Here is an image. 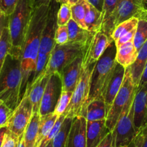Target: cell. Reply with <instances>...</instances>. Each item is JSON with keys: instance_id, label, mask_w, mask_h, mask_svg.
I'll return each mask as SVG.
<instances>
[{"instance_id": "cell-1", "label": "cell", "mask_w": 147, "mask_h": 147, "mask_svg": "<svg viewBox=\"0 0 147 147\" xmlns=\"http://www.w3.org/2000/svg\"><path fill=\"white\" fill-rule=\"evenodd\" d=\"M49 5H43L33 9L30 27L24 40L21 57L22 85L20 101L25 95L28 85L32 80L36 70L37 57L43 29L47 20Z\"/></svg>"}, {"instance_id": "cell-2", "label": "cell", "mask_w": 147, "mask_h": 147, "mask_svg": "<svg viewBox=\"0 0 147 147\" xmlns=\"http://www.w3.org/2000/svg\"><path fill=\"white\" fill-rule=\"evenodd\" d=\"M21 57L9 54L0 71V100L14 111L20 103Z\"/></svg>"}, {"instance_id": "cell-3", "label": "cell", "mask_w": 147, "mask_h": 147, "mask_svg": "<svg viewBox=\"0 0 147 147\" xmlns=\"http://www.w3.org/2000/svg\"><path fill=\"white\" fill-rule=\"evenodd\" d=\"M33 8L30 0H20L9 16L8 27L11 39L10 54L22 57V47L30 27Z\"/></svg>"}, {"instance_id": "cell-4", "label": "cell", "mask_w": 147, "mask_h": 147, "mask_svg": "<svg viewBox=\"0 0 147 147\" xmlns=\"http://www.w3.org/2000/svg\"><path fill=\"white\" fill-rule=\"evenodd\" d=\"M117 47L113 41L96 62L90 77V93L88 103L96 98H103V93L116 65Z\"/></svg>"}, {"instance_id": "cell-5", "label": "cell", "mask_w": 147, "mask_h": 147, "mask_svg": "<svg viewBox=\"0 0 147 147\" xmlns=\"http://www.w3.org/2000/svg\"><path fill=\"white\" fill-rule=\"evenodd\" d=\"M136 90L137 86L134 83L130 67H129L126 68L123 84L106 116V126L111 131L113 130L118 121L129 111L134 103Z\"/></svg>"}, {"instance_id": "cell-6", "label": "cell", "mask_w": 147, "mask_h": 147, "mask_svg": "<svg viewBox=\"0 0 147 147\" xmlns=\"http://www.w3.org/2000/svg\"><path fill=\"white\" fill-rule=\"evenodd\" d=\"M86 47L87 45L71 42H68L64 45L55 44L50 54L45 74L60 73L63 67L73 62L75 59L80 56L83 57Z\"/></svg>"}, {"instance_id": "cell-7", "label": "cell", "mask_w": 147, "mask_h": 147, "mask_svg": "<svg viewBox=\"0 0 147 147\" xmlns=\"http://www.w3.org/2000/svg\"><path fill=\"white\" fill-rule=\"evenodd\" d=\"M96 63L83 67V74L76 90L73 92L71 101L65 112L66 116L73 118L83 116L86 118V108L90 93V77Z\"/></svg>"}, {"instance_id": "cell-8", "label": "cell", "mask_w": 147, "mask_h": 147, "mask_svg": "<svg viewBox=\"0 0 147 147\" xmlns=\"http://www.w3.org/2000/svg\"><path fill=\"white\" fill-rule=\"evenodd\" d=\"M134 109L132 104L130 110L116 123L112 131L113 145L114 147L127 146L134 139L138 132L134 122Z\"/></svg>"}, {"instance_id": "cell-9", "label": "cell", "mask_w": 147, "mask_h": 147, "mask_svg": "<svg viewBox=\"0 0 147 147\" xmlns=\"http://www.w3.org/2000/svg\"><path fill=\"white\" fill-rule=\"evenodd\" d=\"M33 114V107L27 95H24L9 119L7 127L17 137L24 134Z\"/></svg>"}, {"instance_id": "cell-10", "label": "cell", "mask_w": 147, "mask_h": 147, "mask_svg": "<svg viewBox=\"0 0 147 147\" xmlns=\"http://www.w3.org/2000/svg\"><path fill=\"white\" fill-rule=\"evenodd\" d=\"M60 4H61L57 2L55 0H52L50 2L47 20L42 34L40 50H39L40 53L50 55L51 52L55 46V37L56 30L58 27L57 17Z\"/></svg>"}, {"instance_id": "cell-11", "label": "cell", "mask_w": 147, "mask_h": 147, "mask_svg": "<svg viewBox=\"0 0 147 147\" xmlns=\"http://www.w3.org/2000/svg\"><path fill=\"white\" fill-rule=\"evenodd\" d=\"M63 92V83L58 73L50 75L40 108V116L54 113Z\"/></svg>"}, {"instance_id": "cell-12", "label": "cell", "mask_w": 147, "mask_h": 147, "mask_svg": "<svg viewBox=\"0 0 147 147\" xmlns=\"http://www.w3.org/2000/svg\"><path fill=\"white\" fill-rule=\"evenodd\" d=\"M113 41L112 37L102 30L95 33L87 44L86 53L83 56V67L96 63Z\"/></svg>"}, {"instance_id": "cell-13", "label": "cell", "mask_w": 147, "mask_h": 147, "mask_svg": "<svg viewBox=\"0 0 147 147\" xmlns=\"http://www.w3.org/2000/svg\"><path fill=\"white\" fill-rule=\"evenodd\" d=\"M147 15V8L143 0H119L115 25L133 17L141 19Z\"/></svg>"}, {"instance_id": "cell-14", "label": "cell", "mask_w": 147, "mask_h": 147, "mask_svg": "<svg viewBox=\"0 0 147 147\" xmlns=\"http://www.w3.org/2000/svg\"><path fill=\"white\" fill-rule=\"evenodd\" d=\"M83 57H77L63 67L59 73L63 83V91L74 92L83 74Z\"/></svg>"}, {"instance_id": "cell-15", "label": "cell", "mask_w": 147, "mask_h": 147, "mask_svg": "<svg viewBox=\"0 0 147 147\" xmlns=\"http://www.w3.org/2000/svg\"><path fill=\"white\" fill-rule=\"evenodd\" d=\"M125 71H126V68L124 67H123L119 63H116L114 71L105 89L103 96L107 113L111 107L113 100L123 84Z\"/></svg>"}, {"instance_id": "cell-16", "label": "cell", "mask_w": 147, "mask_h": 147, "mask_svg": "<svg viewBox=\"0 0 147 147\" xmlns=\"http://www.w3.org/2000/svg\"><path fill=\"white\" fill-rule=\"evenodd\" d=\"M87 120L83 116L73 118L66 147H86Z\"/></svg>"}, {"instance_id": "cell-17", "label": "cell", "mask_w": 147, "mask_h": 147, "mask_svg": "<svg viewBox=\"0 0 147 147\" xmlns=\"http://www.w3.org/2000/svg\"><path fill=\"white\" fill-rule=\"evenodd\" d=\"M133 106L134 109V122L136 130L139 133L143 127V123L147 111V83L137 88Z\"/></svg>"}, {"instance_id": "cell-18", "label": "cell", "mask_w": 147, "mask_h": 147, "mask_svg": "<svg viewBox=\"0 0 147 147\" xmlns=\"http://www.w3.org/2000/svg\"><path fill=\"white\" fill-rule=\"evenodd\" d=\"M110 132L111 131L106 126V120L87 121L86 147H97Z\"/></svg>"}, {"instance_id": "cell-19", "label": "cell", "mask_w": 147, "mask_h": 147, "mask_svg": "<svg viewBox=\"0 0 147 147\" xmlns=\"http://www.w3.org/2000/svg\"><path fill=\"white\" fill-rule=\"evenodd\" d=\"M50 75L44 74L39 78L32 86L27 89L25 95H27L32 104L33 113L40 111V105L46 86L48 83Z\"/></svg>"}, {"instance_id": "cell-20", "label": "cell", "mask_w": 147, "mask_h": 147, "mask_svg": "<svg viewBox=\"0 0 147 147\" xmlns=\"http://www.w3.org/2000/svg\"><path fill=\"white\" fill-rule=\"evenodd\" d=\"M119 0H104L102 13H103V24L101 30L106 34L111 37L116 25V10H117Z\"/></svg>"}, {"instance_id": "cell-21", "label": "cell", "mask_w": 147, "mask_h": 147, "mask_svg": "<svg viewBox=\"0 0 147 147\" xmlns=\"http://www.w3.org/2000/svg\"><path fill=\"white\" fill-rule=\"evenodd\" d=\"M137 55L138 50L135 47L134 41H129L117 48L116 62L125 68H127L134 63Z\"/></svg>"}, {"instance_id": "cell-22", "label": "cell", "mask_w": 147, "mask_h": 147, "mask_svg": "<svg viewBox=\"0 0 147 147\" xmlns=\"http://www.w3.org/2000/svg\"><path fill=\"white\" fill-rule=\"evenodd\" d=\"M68 29L69 42L87 45L96 32H92L80 27L74 20L71 19L67 24Z\"/></svg>"}, {"instance_id": "cell-23", "label": "cell", "mask_w": 147, "mask_h": 147, "mask_svg": "<svg viewBox=\"0 0 147 147\" xmlns=\"http://www.w3.org/2000/svg\"><path fill=\"white\" fill-rule=\"evenodd\" d=\"M106 107L103 99L96 98L89 102L86 108V119L88 121L106 120Z\"/></svg>"}, {"instance_id": "cell-24", "label": "cell", "mask_w": 147, "mask_h": 147, "mask_svg": "<svg viewBox=\"0 0 147 147\" xmlns=\"http://www.w3.org/2000/svg\"><path fill=\"white\" fill-rule=\"evenodd\" d=\"M103 13L96 9L94 6L89 2L87 4L85 24L86 29L92 32H97L101 30L103 24Z\"/></svg>"}, {"instance_id": "cell-25", "label": "cell", "mask_w": 147, "mask_h": 147, "mask_svg": "<svg viewBox=\"0 0 147 147\" xmlns=\"http://www.w3.org/2000/svg\"><path fill=\"white\" fill-rule=\"evenodd\" d=\"M147 62V40L138 52L137 57L134 63L130 66L131 73L134 84L139 86Z\"/></svg>"}, {"instance_id": "cell-26", "label": "cell", "mask_w": 147, "mask_h": 147, "mask_svg": "<svg viewBox=\"0 0 147 147\" xmlns=\"http://www.w3.org/2000/svg\"><path fill=\"white\" fill-rule=\"evenodd\" d=\"M57 118H58V116L55 113H48V114L44 115V116H40L38 134H37V140H36L34 147L40 146L42 141L51 131Z\"/></svg>"}, {"instance_id": "cell-27", "label": "cell", "mask_w": 147, "mask_h": 147, "mask_svg": "<svg viewBox=\"0 0 147 147\" xmlns=\"http://www.w3.org/2000/svg\"><path fill=\"white\" fill-rule=\"evenodd\" d=\"M40 114L39 112L33 113L31 119L27 125L24 133V140L25 147H34L37 140L40 124Z\"/></svg>"}, {"instance_id": "cell-28", "label": "cell", "mask_w": 147, "mask_h": 147, "mask_svg": "<svg viewBox=\"0 0 147 147\" xmlns=\"http://www.w3.org/2000/svg\"><path fill=\"white\" fill-rule=\"evenodd\" d=\"M73 120V117L67 116H66L60 130L53 139V147H66L67 138H68V134Z\"/></svg>"}, {"instance_id": "cell-29", "label": "cell", "mask_w": 147, "mask_h": 147, "mask_svg": "<svg viewBox=\"0 0 147 147\" xmlns=\"http://www.w3.org/2000/svg\"><path fill=\"white\" fill-rule=\"evenodd\" d=\"M11 39L10 36L8 25L3 30L1 39H0V71L2 67L6 57L10 53L11 50Z\"/></svg>"}, {"instance_id": "cell-30", "label": "cell", "mask_w": 147, "mask_h": 147, "mask_svg": "<svg viewBox=\"0 0 147 147\" xmlns=\"http://www.w3.org/2000/svg\"><path fill=\"white\" fill-rule=\"evenodd\" d=\"M88 2V0H79L78 2L76 3L75 5L70 7L72 19L74 20L80 27L85 29H86V24H85V17H86Z\"/></svg>"}, {"instance_id": "cell-31", "label": "cell", "mask_w": 147, "mask_h": 147, "mask_svg": "<svg viewBox=\"0 0 147 147\" xmlns=\"http://www.w3.org/2000/svg\"><path fill=\"white\" fill-rule=\"evenodd\" d=\"M138 22H139V19L133 17V18L129 19V20H126V21L118 24L115 27L111 34V37L113 41H116L121 37L136 28L137 27Z\"/></svg>"}, {"instance_id": "cell-32", "label": "cell", "mask_w": 147, "mask_h": 147, "mask_svg": "<svg viewBox=\"0 0 147 147\" xmlns=\"http://www.w3.org/2000/svg\"><path fill=\"white\" fill-rule=\"evenodd\" d=\"M147 40V15L139 19L136 34H135L134 43L136 50H140L143 45Z\"/></svg>"}, {"instance_id": "cell-33", "label": "cell", "mask_w": 147, "mask_h": 147, "mask_svg": "<svg viewBox=\"0 0 147 147\" xmlns=\"http://www.w3.org/2000/svg\"><path fill=\"white\" fill-rule=\"evenodd\" d=\"M50 55H47L39 53L38 57H37V65H36L35 73H34L32 80L31 83H30V84L28 85V86H27V88H28L30 86H32L39 78L41 77V76H43L44 74H45L46 67H47V63H48L49 59H50Z\"/></svg>"}, {"instance_id": "cell-34", "label": "cell", "mask_w": 147, "mask_h": 147, "mask_svg": "<svg viewBox=\"0 0 147 147\" xmlns=\"http://www.w3.org/2000/svg\"><path fill=\"white\" fill-rule=\"evenodd\" d=\"M73 92L70 91H63L60 96V99L57 103L55 109L54 113L57 114V116H61V115H65V112L67 111V107L71 101L72 96H73Z\"/></svg>"}, {"instance_id": "cell-35", "label": "cell", "mask_w": 147, "mask_h": 147, "mask_svg": "<svg viewBox=\"0 0 147 147\" xmlns=\"http://www.w3.org/2000/svg\"><path fill=\"white\" fill-rule=\"evenodd\" d=\"M72 19L70 6L68 4H61L57 12V25H65Z\"/></svg>"}, {"instance_id": "cell-36", "label": "cell", "mask_w": 147, "mask_h": 147, "mask_svg": "<svg viewBox=\"0 0 147 147\" xmlns=\"http://www.w3.org/2000/svg\"><path fill=\"white\" fill-rule=\"evenodd\" d=\"M55 41L57 45H64L69 42L68 29L67 24L58 26L56 30Z\"/></svg>"}, {"instance_id": "cell-37", "label": "cell", "mask_w": 147, "mask_h": 147, "mask_svg": "<svg viewBox=\"0 0 147 147\" xmlns=\"http://www.w3.org/2000/svg\"><path fill=\"white\" fill-rule=\"evenodd\" d=\"M14 111L9 108L2 100H0V127L7 126L9 119Z\"/></svg>"}, {"instance_id": "cell-38", "label": "cell", "mask_w": 147, "mask_h": 147, "mask_svg": "<svg viewBox=\"0 0 147 147\" xmlns=\"http://www.w3.org/2000/svg\"><path fill=\"white\" fill-rule=\"evenodd\" d=\"M20 0H0V11L7 16H9Z\"/></svg>"}, {"instance_id": "cell-39", "label": "cell", "mask_w": 147, "mask_h": 147, "mask_svg": "<svg viewBox=\"0 0 147 147\" xmlns=\"http://www.w3.org/2000/svg\"><path fill=\"white\" fill-rule=\"evenodd\" d=\"M20 138L7 129L1 147H17Z\"/></svg>"}, {"instance_id": "cell-40", "label": "cell", "mask_w": 147, "mask_h": 147, "mask_svg": "<svg viewBox=\"0 0 147 147\" xmlns=\"http://www.w3.org/2000/svg\"><path fill=\"white\" fill-rule=\"evenodd\" d=\"M136 28H134V30H132L131 31L129 32L128 33H126V34L123 35L122 37H121L120 38L118 39L116 41H115V43H116V47H119L120 46H121L122 45L125 44V43L128 42L129 41H134V39L135 34H136Z\"/></svg>"}, {"instance_id": "cell-41", "label": "cell", "mask_w": 147, "mask_h": 147, "mask_svg": "<svg viewBox=\"0 0 147 147\" xmlns=\"http://www.w3.org/2000/svg\"><path fill=\"white\" fill-rule=\"evenodd\" d=\"M136 136L140 142L141 147H147V125L142 128Z\"/></svg>"}, {"instance_id": "cell-42", "label": "cell", "mask_w": 147, "mask_h": 147, "mask_svg": "<svg viewBox=\"0 0 147 147\" xmlns=\"http://www.w3.org/2000/svg\"><path fill=\"white\" fill-rule=\"evenodd\" d=\"M97 147H114L113 145V136L110 132Z\"/></svg>"}, {"instance_id": "cell-43", "label": "cell", "mask_w": 147, "mask_h": 147, "mask_svg": "<svg viewBox=\"0 0 147 147\" xmlns=\"http://www.w3.org/2000/svg\"><path fill=\"white\" fill-rule=\"evenodd\" d=\"M9 23V16H7L4 13L0 11V39L2 34L3 30L8 25Z\"/></svg>"}, {"instance_id": "cell-44", "label": "cell", "mask_w": 147, "mask_h": 147, "mask_svg": "<svg viewBox=\"0 0 147 147\" xmlns=\"http://www.w3.org/2000/svg\"><path fill=\"white\" fill-rule=\"evenodd\" d=\"M52 0H30L33 9L43 5H49Z\"/></svg>"}, {"instance_id": "cell-45", "label": "cell", "mask_w": 147, "mask_h": 147, "mask_svg": "<svg viewBox=\"0 0 147 147\" xmlns=\"http://www.w3.org/2000/svg\"><path fill=\"white\" fill-rule=\"evenodd\" d=\"M103 1L104 0H88L90 4L94 6L96 9L99 10V11H102L103 10Z\"/></svg>"}, {"instance_id": "cell-46", "label": "cell", "mask_w": 147, "mask_h": 147, "mask_svg": "<svg viewBox=\"0 0 147 147\" xmlns=\"http://www.w3.org/2000/svg\"><path fill=\"white\" fill-rule=\"evenodd\" d=\"M147 83V62H146V64L145 65L144 67V70L143 72V74H142V78H141V80L140 82H139V84L138 86V88H140L142 86H143L145 83Z\"/></svg>"}, {"instance_id": "cell-47", "label": "cell", "mask_w": 147, "mask_h": 147, "mask_svg": "<svg viewBox=\"0 0 147 147\" xmlns=\"http://www.w3.org/2000/svg\"><path fill=\"white\" fill-rule=\"evenodd\" d=\"M7 126H3V127H0V147H1L2 145L3 141H4V136L6 134V132L7 131Z\"/></svg>"}, {"instance_id": "cell-48", "label": "cell", "mask_w": 147, "mask_h": 147, "mask_svg": "<svg viewBox=\"0 0 147 147\" xmlns=\"http://www.w3.org/2000/svg\"><path fill=\"white\" fill-rule=\"evenodd\" d=\"M127 147H141L140 142H139V139H138L137 136H136V137L134 138L133 141L128 145Z\"/></svg>"}, {"instance_id": "cell-49", "label": "cell", "mask_w": 147, "mask_h": 147, "mask_svg": "<svg viewBox=\"0 0 147 147\" xmlns=\"http://www.w3.org/2000/svg\"><path fill=\"white\" fill-rule=\"evenodd\" d=\"M17 147H25V143H24V134L20 138V140H19L18 144H17Z\"/></svg>"}, {"instance_id": "cell-50", "label": "cell", "mask_w": 147, "mask_h": 147, "mask_svg": "<svg viewBox=\"0 0 147 147\" xmlns=\"http://www.w3.org/2000/svg\"><path fill=\"white\" fill-rule=\"evenodd\" d=\"M79 0H67V4L71 7V6L75 5L76 3L78 2Z\"/></svg>"}, {"instance_id": "cell-51", "label": "cell", "mask_w": 147, "mask_h": 147, "mask_svg": "<svg viewBox=\"0 0 147 147\" xmlns=\"http://www.w3.org/2000/svg\"><path fill=\"white\" fill-rule=\"evenodd\" d=\"M60 4H67V0H55Z\"/></svg>"}, {"instance_id": "cell-52", "label": "cell", "mask_w": 147, "mask_h": 147, "mask_svg": "<svg viewBox=\"0 0 147 147\" xmlns=\"http://www.w3.org/2000/svg\"><path fill=\"white\" fill-rule=\"evenodd\" d=\"M147 125V111H146V116H145V119L144 121V123H143V127L144 126H146Z\"/></svg>"}, {"instance_id": "cell-53", "label": "cell", "mask_w": 147, "mask_h": 147, "mask_svg": "<svg viewBox=\"0 0 147 147\" xmlns=\"http://www.w3.org/2000/svg\"><path fill=\"white\" fill-rule=\"evenodd\" d=\"M45 147H53V141H52V142H50V143H49L47 145V146H45Z\"/></svg>"}, {"instance_id": "cell-54", "label": "cell", "mask_w": 147, "mask_h": 147, "mask_svg": "<svg viewBox=\"0 0 147 147\" xmlns=\"http://www.w3.org/2000/svg\"><path fill=\"white\" fill-rule=\"evenodd\" d=\"M144 2L145 5H147V0H143Z\"/></svg>"}, {"instance_id": "cell-55", "label": "cell", "mask_w": 147, "mask_h": 147, "mask_svg": "<svg viewBox=\"0 0 147 147\" xmlns=\"http://www.w3.org/2000/svg\"><path fill=\"white\" fill-rule=\"evenodd\" d=\"M121 147H127V146H121Z\"/></svg>"}, {"instance_id": "cell-56", "label": "cell", "mask_w": 147, "mask_h": 147, "mask_svg": "<svg viewBox=\"0 0 147 147\" xmlns=\"http://www.w3.org/2000/svg\"><path fill=\"white\" fill-rule=\"evenodd\" d=\"M146 8H147V7H146Z\"/></svg>"}]
</instances>
